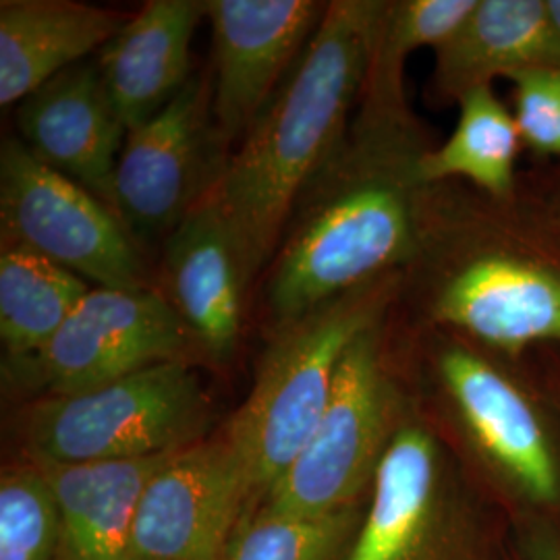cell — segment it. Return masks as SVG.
I'll list each match as a JSON object with an SVG mask.
<instances>
[{
  "mask_svg": "<svg viewBox=\"0 0 560 560\" xmlns=\"http://www.w3.org/2000/svg\"><path fill=\"white\" fill-rule=\"evenodd\" d=\"M416 127L358 125L310 183L282 235L264 301L280 330L322 305L397 275L421 247Z\"/></svg>",
  "mask_w": 560,
  "mask_h": 560,
  "instance_id": "obj_1",
  "label": "cell"
},
{
  "mask_svg": "<svg viewBox=\"0 0 560 560\" xmlns=\"http://www.w3.org/2000/svg\"><path fill=\"white\" fill-rule=\"evenodd\" d=\"M384 4H326L298 65L245 133L237 154L224 159L208 191L237 233L254 272L275 258L303 191L347 141V120L363 92Z\"/></svg>",
  "mask_w": 560,
  "mask_h": 560,
  "instance_id": "obj_2",
  "label": "cell"
},
{
  "mask_svg": "<svg viewBox=\"0 0 560 560\" xmlns=\"http://www.w3.org/2000/svg\"><path fill=\"white\" fill-rule=\"evenodd\" d=\"M395 289L397 275L374 280L275 330L252 393L224 434L252 501H261L298 459L330 402L347 349L382 324Z\"/></svg>",
  "mask_w": 560,
  "mask_h": 560,
  "instance_id": "obj_3",
  "label": "cell"
},
{
  "mask_svg": "<svg viewBox=\"0 0 560 560\" xmlns=\"http://www.w3.org/2000/svg\"><path fill=\"white\" fill-rule=\"evenodd\" d=\"M208 421L196 370L166 361L90 390L40 397L21 428L34 463L73 465L173 455L201 442Z\"/></svg>",
  "mask_w": 560,
  "mask_h": 560,
  "instance_id": "obj_4",
  "label": "cell"
},
{
  "mask_svg": "<svg viewBox=\"0 0 560 560\" xmlns=\"http://www.w3.org/2000/svg\"><path fill=\"white\" fill-rule=\"evenodd\" d=\"M382 324L361 332L340 363L330 402L298 459L261 499L260 511L322 517L360 499L399 425V393L382 358Z\"/></svg>",
  "mask_w": 560,
  "mask_h": 560,
  "instance_id": "obj_5",
  "label": "cell"
},
{
  "mask_svg": "<svg viewBox=\"0 0 560 560\" xmlns=\"http://www.w3.org/2000/svg\"><path fill=\"white\" fill-rule=\"evenodd\" d=\"M442 397L483 474L527 509L560 506V444L538 399L480 347L453 340L436 353Z\"/></svg>",
  "mask_w": 560,
  "mask_h": 560,
  "instance_id": "obj_6",
  "label": "cell"
},
{
  "mask_svg": "<svg viewBox=\"0 0 560 560\" xmlns=\"http://www.w3.org/2000/svg\"><path fill=\"white\" fill-rule=\"evenodd\" d=\"M2 243H15L101 289H150L140 245L98 196L9 138L0 152Z\"/></svg>",
  "mask_w": 560,
  "mask_h": 560,
  "instance_id": "obj_7",
  "label": "cell"
},
{
  "mask_svg": "<svg viewBox=\"0 0 560 560\" xmlns=\"http://www.w3.org/2000/svg\"><path fill=\"white\" fill-rule=\"evenodd\" d=\"M345 560H488L476 513L421 421L400 418Z\"/></svg>",
  "mask_w": 560,
  "mask_h": 560,
  "instance_id": "obj_8",
  "label": "cell"
},
{
  "mask_svg": "<svg viewBox=\"0 0 560 560\" xmlns=\"http://www.w3.org/2000/svg\"><path fill=\"white\" fill-rule=\"evenodd\" d=\"M196 345L156 289L92 287L59 332L25 360L9 361L15 381L40 397L73 395L166 361Z\"/></svg>",
  "mask_w": 560,
  "mask_h": 560,
  "instance_id": "obj_9",
  "label": "cell"
},
{
  "mask_svg": "<svg viewBox=\"0 0 560 560\" xmlns=\"http://www.w3.org/2000/svg\"><path fill=\"white\" fill-rule=\"evenodd\" d=\"M212 80L194 75L159 115L127 131L113 210L136 240L168 237L219 179Z\"/></svg>",
  "mask_w": 560,
  "mask_h": 560,
  "instance_id": "obj_10",
  "label": "cell"
},
{
  "mask_svg": "<svg viewBox=\"0 0 560 560\" xmlns=\"http://www.w3.org/2000/svg\"><path fill=\"white\" fill-rule=\"evenodd\" d=\"M430 314L488 353L560 342V268L521 247L483 245L448 266Z\"/></svg>",
  "mask_w": 560,
  "mask_h": 560,
  "instance_id": "obj_11",
  "label": "cell"
},
{
  "mask_svg": "<svg viewBox=\"0 0 560 560\" xmlns=\"http://www.w3.org/2000/svg\"><path fill=\"white\" fill-rule=\"evenodd\" d=\"M326 4L206 0L212 27V115L222 145L245 138L275 98L314 38Z\"/></svg>",
  "mask_w": 560,
  "mask_h": 560,
  "instance_id": "obj_12",
  "label": "cell"
},
{
  "mask_svg": "<svg viewBox=\"0 0 560 560\" xmlns=\"http://www.w3.org/2000/svg\"><path fill=\"white\" fill-rule=\"evenodd\" d=\"M247 501L249 483L229 441L198 442L145 486L129 560H221Z\"/></svg>",
  "mask_w": 560,
  "mask_h": 560,
  "instance_id": "obj_13",
  "label": "cell"
},
{
  "mask_svg": "<svg viewBox=\"0 0 560 560\" xmlns=\"http://www.w3.org/2000/svg\"><path fill=\"white\" fill-rule=\"evenodd\" d=\"M254 275L237 233L210 194L164 240L162 293L196 345L217 360H226L240 342Z\"/></svg>",
  "mask_w": 560,
  "mask_h": 560,
  "instance_id": "obj_14",
  "label": "cell"
},
{
  "mask_svg": "<svg viewBox=\"0 0 560 560\" xmlns=\"http://www.w3.org/2000/svg\"><path fill=\"white\" fill-rule=\"evenodd\" d=\"M25 148L113 208V179L127 127L115 110L98 62H80L20 102Z\"/></svg>",
  "mask_w": 560,
  "mask_h": 560,
  "instance_id": "obj_15",
  "label": "cell"
},
{
  "mask_svg": "<svg viewBox=\"0 0 560 560\" xmlns=\"http://www.w3.org/2000/svg\"><path fill=\"white\" fill-rule=\"evenodd\" d=\"M206 0H150L101 50L98 69L127 131L159 115L191 75Z\"/></svg>",
  "mask_w": 560,
  "mask_h": 560,
  "instance_id": "obj_16",
  "label": "cell"
},
{
  "mask_svg": "<svg viewBox=\"0 0 560 560\" xmlns=\"http://www.w3.org/2000/svg\"><path fill=\"white\" fill-rule=\"evenodd\" d=\"M434 57V92L455 102L499 78L560 69L548 0H476Z\"/></svg>",
  "mask_w": 560,
  "mask_h": 560,
  "instance_id": "obj_17",
  "label": "cell"
},
{
  "mask_svg": "<svg viewBox=\"0 0 560 560\" xmlns=\"http://www.w3.org/2000/svg\"><path fill=\"white\" fill-rule=\"evenodd\" d=\"M131 13L71 0L0 2V104L13 106L102 50Z\"/></svg>",
  "mask_w": 560,
  "mask_h": 560,
  "instance_id": "obj_18",
  "label": "cell"
},
{
  "mask_svg": "<svg viewBox=\"0 0 560 560\" xmlns=\"http://www.w3.org/2000/svg\"><path fill=\"white\" fill-rule=\"evenodd\" d=\"M173 455L73 465L36 463L59 504L57 560H129L141 494Z\"/></svg>",
  "mask_w": 560,
  "mask_h": 560,
  "instance_id": "obj_19",
  "label": "cell"
},
{
  "mask_svg": "<svg viewBox=\"0 0 560 560\" xmlns=\"http://www.w3.org/2000/svg\"><path fill=\"white\" fill-rule=\"evenodd\" d=\"M476 0H399L386 2L363 81V113L358 125L374 129L413 127L405 101V65L420 48L436 50Z\"/></svg>",
  "mask_w": 560,
  "mask_h": 560,
  "instance_id": "obj_20",
  "label": "cell"
},
{
  "mask_svg": "<svg viewBox=\"0 0 560 560\" xmlns=\"http://www.w3.org/2000/svg\"><path fill=\"white\" fill-rule=\"evenodd\" d=\"M521 145L511 108L494 94L492 85L478 88L460 98L459 119L446 141L421 152L418 179L423 187L465 179L492 198L506 200L515 191Z\"/></svg>",
  "mask_w": 560,
  "mask_h": 560,
  "instance_id": "obj_21",
  "label": "cell"
},
{
  "mask_svg": "<svg viewBox=\"0 0 560 560\" xmlns=\"http://www.w3.org/2000/svg\"><path fill=\"white\" fill-rule=\"evenodd\" d=\"M90 282L15 245L0 249V339L7 361L25 360L59 332Z\"/></svg>",
  "mask_w": 560,
  "mask_h": 560,
  "instance_id": "obj_22",
  "label": "cell"
},
{
  "mask_svg": "<svg viewBox=\"0 0 560 560\" xmlns=\"http://www.w3.org/2000/svg\"><path fill=\"white\" fill-rule=\"evenodd\" d=\"M360 506L322 517L243 515L221 560H345L360 529Z\"/></svg>",
  "mask_w": 560,
  "mask_h": 560,
  "instance_id": "obj_23",
  "label": "cell"
},
{
  "mask_svg": "<svg viewBox=\"0 0 560 560\" xmlns=\"http://www.w3.org/2000/svg\"><path fill=\"white\" fill-rule=\"evenodd\" d=\"M60 515L52 486L36 463L0 478V560H57Z\"/></svg>",
  "mask_w": 560,
  "mask_h": 560,
  "instance_id": "obj_24",
  "label": "cell"
},
{
  "mask_svg": "<svg viewBox=\"0 0 560 560\" xmlns=\"http://www.w3.org/2000/svg\"><path fill=\"white\" fill-rule=\"evenodd\" d=\"M513 83V119L521 141L540 156H560V69L525 71Z\"/></svg>",
  "mask_w": 560,
  "mask_h": 560,
  "instance_id": "obj_25",
  "label": "cell"
},
{
  "mask_svg": "<svg viewBox=\"0 0 560 560\" xmlns=\"http://www.w3.org/2000/svg\"><path fill=\"white\" fill-rule=\"evenodd\" d=\"M523 560H560V536L550 525L538 523L523 538Z\"/></svg>",
  "mask_w": 560,
  "mask_h": 560,
  "instance_id": "obj_26",
  "label": "cell"
},
{
  "mask_svg": "<svg viewBox=\"0 0 560 560\" xmlns=\"http://www.w3.org/2000/svg\"><path fill=\"white\" fill-rule=\"evenodd\" d=\"M548 13H550V21H552V27H555L560 57V0H548Z\"/></svg>",
  "mask_w": 560,
  "mask_h": 560,
  "instance_id": "obj_27",
  "label": "cell"
},
{
  "mask_svg": "<svg viewBox=\"0 0 560 560\" xmlns=\"http://www.w3.org/2000/svg\"><path fill=\"white\" fill-rule=\"evenodd\" d=\"M557 222H559V229H560V200H559V206H557Z\"/></svg>",
  "mask_w": 560,
  "mask_h": 560,
  "instance_id": "obj_28",
  "label": "cell"
}]
</instances>
